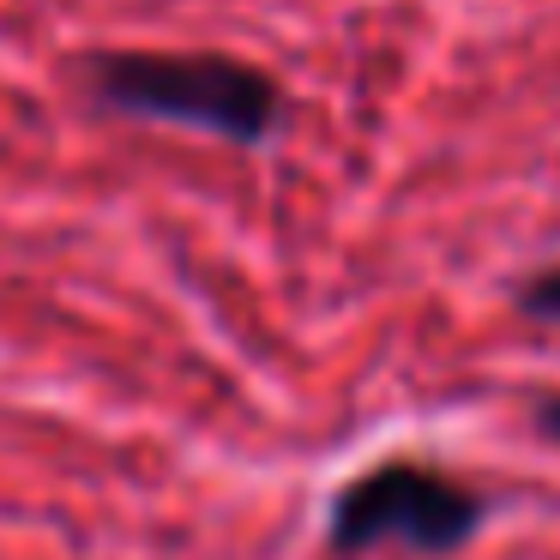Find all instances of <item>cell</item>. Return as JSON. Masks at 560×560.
Wrapping results in <instances>:
<instances>
[{
  "instance_id": "1",
  "label": "cell",
  "mask_w": 560,
  "mask_h": 560,
  "mask_svg": "<svg viewBox=\"0 0 560 560\" xmlns=\"http://www.w3.org/2000/svg\"><path fill=\"white\" fill-rule=\"evenodd\" d=\"M91 103L127 121H158L182 133H206L223 145H266L290 121L283 85L254 61L235 55H145V49H115L85 61Z\"/></svg>"
},
{
  "instance_id": "2",
  "label": "cell",
  "mask_w": 560,
  "mask_h": 560,
  "mask_svg": "<svg viewBox=\"0 0 560 560\" xmlns=\"http://www.w3.org/2000/svg\"><path fill=\"white\" fill-rule=\"evenodd\" d=\"M488 518V494L440 464L392 458L350 476L326 506V548L338 560L404 548V555H458Z\"/></svg>"
},
{
  "instance_id": "3",
  "label": "cell",
  "mask_w": 560,
  "mask_h": 560,
  "mask_svg": "<svg viewBox=\"0 0 560 560\" xmlns=\"http://www.w3.org/2000/svg\"><path fill=\"white\" fill-rule=\"evenodd\" d=\"M518 314H530V319H542V326H560V266H548V271H530V278L518 283Z\"/></svg>"
},
{
  "instance_id": "4",
  "label": "cell",
  "mask_w": 560,
  "mask_h": 560,
  "mask_svg": "<svg viewBox=\"0 0 560 560\" xmlns=\"http://www.w3.org/2000/svg\"><path fill=\"white\" fill-rule=\"evenodd\" d=\"M536 428H542V434L548 440H555V446H560V392H555V398H542V404H536Z\"/></svg>"
}]
</instances>
